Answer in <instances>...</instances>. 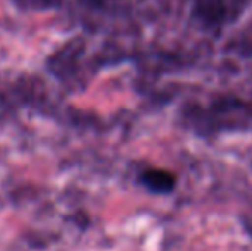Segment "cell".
Masks as SVG:
<instances>
[{"label": "cell", "mask_w": 252, "mask_h": 251, "mask_svg": "<svg viewBox=\"0 0 252 251\" xmlns=\"http://www.w3.org/2000/svg\"><path fill=\"white\" fill-rule=\"evenodd\" d=\"M196 14L204 23H220L225 16V3L223 0H197Z\"/></svg>", "instance_id": "2"}, {"label": "cell", "mask_w": 252, "mask_h": 251, "mask_svg": "<svg viewBox=\"0 0 252 251\" xmlns=\"http://www.w3.org/2000/svg\"><path fill=\"white\" fill-rule=\"evenodd\" d=\"M141 181L144 182L146 188L156 193H166V191H172L175 186V178L173 174H170L168 171H161V169H150L143 174Z\"/></svg>", "instance_id": "1"}]
</instances>
